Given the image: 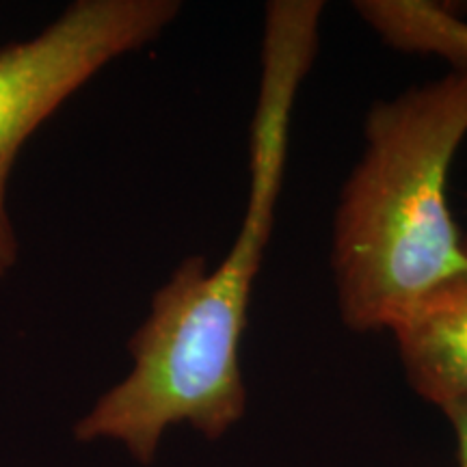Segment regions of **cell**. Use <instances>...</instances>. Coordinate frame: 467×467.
I'll return each mask as SVG.
<instances>
[{
	"label": "cell",
	"mask_w": 467,
	"mask_h": 467,
	"mask_svg": "<svg viewBox=\"0 0 467 467\" xmlns=\"http://www.w3.org/2000/svg\"><path fill=\"white\" fill-rule=\"evenodd\" d=\"M320 16L318 0L266 5L249 203L236 241L213 271L206 258L191 255L156 290L150 317L128 344L132 372L76 424L78 441H121L148 465L169 426L191 424L208 440H219L244 416L238 347L275 221L292 109L318 48Z\"/></svg>",
	"instance_id": "6da1fadb"
},
{
	"label": "cell",
	"mask_w": 467,
	"mask_h": 467,
	"mask_svg": "<svg viewBox=\"0 0 467 467\" xmlns=\"http://www.w3.org/2000/svg\"><path fill=\"white\" fill-rule=\"evenodd\" d=\"M465 134L467 67L368 113L364 154L344 184L331 244L348 329H389L426 290L467 268V238L446 200Z\"/></svg>",
	"instance_id": "7a4b0ae2"
},
{
	"label": "cell",
	"mask_w": 467,
	"mask_h": 467,
	"mask_svg": "<svg viewBox=\"0 0 467 467\" xmlns=\"http://www.w3.org/2000/svg\"><path fill=\"white\" fill-rule=\"evenodd\" d=\"M178 14L175 0H78L37 37L0 50V275L17 262L5 203L17 151L91 76L154 42Z\"/></svg>",
	"instance_id": "3957f363"
},
{
	"label": "cell",
	"mask_w": 467,
	"mask_h": 467,
	"mask_svg": "<svg viewBox=\"0 0 467 467\" xmlns=\"http://www.w3.org/2000/svg\"><path fill=\"white\" fill-rule=\"evenodd\" d=\"M389 331L416 394L441 411L467 402V268L426 290Z\"/></svg>",
	"instance_id": "277c9868"
},
{
	"label": "cell",
	"mask_w": 467,
	"mask_h": 467,
	"mask_svg": "<svg viewBox=\"0 0 467 467\" xmlns=\"http://www.w3.org/2000/svg\"><path fill=\"white\" fill-rule=\"evenodd\" d=\"M355 9L394 48L440 52L467 67V25L446 9L407 0H361Z\"/></svg>",
	"instance_id": "5b68a950"
},
{
	"label": "cell",
	"mask_w": 467,
	"mask_h": 467,
	"mask_svg": "<svg viewBox=\"0 0 467 467\" xmlns=\"http://www.w3.org/2000/svg\"><path fill=\"white\" fill-rule=\"evenodd\" d=\"M451 420L454 435H457V454H459V467H467V402L454 405L443 411Z\"/></svg>",
	"instance_id": "8992f818"
}]
</instances>
